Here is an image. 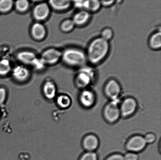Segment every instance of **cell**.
I'll list each match as a JSON object with an SVG mask.
<instances>
[{"instance_id": "cell-9", "label": "cell", "mask_w": 161, "mask_h": 160, "mask_svg": "<svg viewBox=\"0 0 161 160\" xmlns=\"http://www.w3.org/2000/svg\"><path fill=\"white\" fill-rule=\"evenodd\" d=\"M50 9L47 3H40L36 6L33 11V15L36 20L41 21L46 19L49 15Z\"/></svg>"}, {"instance_id": "cell-23", "label": "cell", "mask_w": 161, "mask_h": 160, "mask_svg": "<svg viewBox=\"0 0 161 160\" xmlns=\"http://www.w3.org/2000/svg\"><path fill=\"white\" fill-rule=\"evenodd\" d=\"M75 26L72 19H67L64 20L61 23V29L64 32H70L74 29Z\"/></svg>"}, {"instance_id": "cell-27", "label": "cell", "mask_w": 161, "mask_h": 160, "mask_svg": "<svg viewBox=\"0 0 161 160\" xmlns=\"http://www.w3.org/2000/svg\"><path fill=\"white\" fill-rule=\"evenodd\" d=\"M124 160H138L139 156L138 154L134 152L126 153L124 156Z\"/></svg>"}, {"instance_id": "cell-5", "label": "cell", "mask_w": 161, "mask_h": 160, "mask_svg": "<svg viewBox=\"0 0 161 160\" xmlns=\"http://www.w3.org/2000/svg\"><path fill=\"white\" fill-rule=\"evenodd\" d=\"M147 145L144 138L136 136L131 138L128 142L127 148L132 152H136L142 150Z\"/></svg>"}, {"instance_id": "cell-12", "label": "cell", "mask_w": 161, "mask_h": 160, "mask_svg": "<svg viewBox=\"0 0 161 160\" xmlns=\"http://www.w3.org/2000/svg\"><path fill=\"white\" fill-rule=\"evenodd\" d=\"M17 57L23 64L32 65L37 59L34 53L29 51L20 52L17 54Z\"/></svg>"}, {"instance_id": "cell-19", "label": "cell", "mask_w": 161, "mask_h": 160, "mask_svg": "<svg viewBox=\"0 0 161 160\" xmlns=\"http://www.w3.org/2000/svg\"><path fill=\"white\" fill-rule=\"evenodd\" d=\"M43 90L44 95L48 99H52L56 95V87L52 81H47L45 83L43 86Z\"/></svg>"}, {"instance_id": "cell-2", "label": "cell", "mask_w": 161, "mask_h": 160, "mask_svg": "<svg viewBox=\"0 0 161 160\" xmlns=\"http://www.w3.org/2000/svg\"><path fill=\"white\" fill-rule=\"evenodd\" d=\"M62 58L66 64L73 67L81 68L87 62L86 53L78 48L67 49L62 53Z\"/></svg>"}, {"instance_id": "cell-3", "label": "cell", "mask_w": 161, "mask_h": 160, "mask_svg": "<svg viewBox=\"0 0 161 160\" xmlns=\"http://www.w3.org/2000/svg\"><path fill=\"white\" fill-rule=\"evenodd\" d=\"M77 75L75 81L80 87H85L89 85L95 77V71L92 68L83 67L80 68Z\"/></svg>"}, {"instance_id": "cell-33", "label": "cell", "mask_w": 161, "mask_h": 160, "mask_svg": "<svg viewBox=\"0 0 161 160\" xmlns=\"http://www.w3.org/2000/svg\"><path fill=\"white\" fill-rule=\"evenodd\" d=\"M33 1H42V0H32Z\"/></svg>"}, {"instance_id": "cell-31", "label": "cell", "mask_w": 161, "mask_h": 160, "mask_svg": "<svg viewBox=\"0 0 161 160\" xmlns=\"http://www.w3.org/2000/svg\"><path fill=\"white\" fill-rule=\"evenodd\" d=\"M6 91L4 88H0V105L4 102L6 98Z\"/></svg>"}, {"instance_id": "cell-6", "label": "cell", "mask_w": 161, "mask_h": 160, "mask_svg": "<svg viewBox=\"0 0 161 160\" xmlns=\"http://www.w3.org/2000/svg\"><path fill=\"white\" fill-rule=\"evenodd\" d=\"M106 119L110 122H114L117 121L120 116V110L116 103L112 102L106 106L104 111Z\"/></svg>"}, {"instance_id": "cell-25", "label": "cell", "mask_w": 161, "mask_h": 160, "mask_svg": "<svg viewBox=\"0 0 161 160\" xmlns=\"http://www.w3.org/2000/svg\"><path fill=\"white\" fill-rule=\"evenodd\" d=\"M58 104L61 107L66 108L69 107L71 104L70 99L66 95H61L57 100Z\"/></svg>"}, {"instance_id": "cell-21", "label": "cell", "mask_w": 161, "mask_h": 160, "mask_svg": "<svg viewBox=\"0 0 161 160\" xmlns=\"http://www.w3.org/2000/svg\"><path fill=\"white\" fill-rule=\"evenodd\" d=\"M14 5L13 0H0V12L6 13L12 9Z\"/></svg>"}, {"instance_id": "cell-4", "label": "cell", "mask_w": 161, "mask_h": 160, "mask_svg": "<svg viewBox=\"0 0 161 160\" xmlns=\"http://www.w3.org/2000/svg\"><path fill=\"white\" fill-rule=\"evenodd\" d=\"M62 53L59 50L55 48L46 50L42 53L41 59L45 64L57 63L62 57Z\"/></svg>"}, {"instance_id": "cell-24", "label": "cell", "mask_w": 161, "mask_h": 160, "mask_svg": "<svg viewBox=\"0 0 161 160\" xmlns=\"http://www.w3.org/2000/svg\"><path fill=\"white\" fill-rule=\"evenodd\" d=\"M29 6L28 0H17L15 7L19 12H23L27 10Z\"/></svg>"}, {"instance_id": "cell-26", "label": "cell", "mask_w": 161, "mask_h": 160, "mask_svg": "<svg viewBox=\"0 0 161 160\" xmlns=\"http://www.w3.org/2000/svg\"><path fill=\"white\" fill-rule=\"evenodd\" d=\"M80 160H97V154L93 152H88L84 154Z\"/></svg>"}, {"instance_id": "cell-22", "label": "cell", "mask_w": 161, "mask_h": 160, "mask_svg": "<svg viewBox=\"0 0 161 160\" xmlns=\"http://www.w3.org/2000/svg\"><path fill=\"white\" fill-rule=\"evenodd\" d=\"M114 36V32L111 28H105L101 31L100 37L107 41L109 42L113 39Z\"/></svg>"}, {"instance_id": "cell-20", "label": "cell", "mask_w": 161, "mask_h": 160, "mask_svg": "<svg viewBox=\"0 0 161 160\" xmlns=\"http://www.w3.org/2000/svg\"><path fill=\"white\" fill-rule=\"evenodd\" d=\"M10 63L7 59H2L0 60V75L5 76L11 71Z\"/></svg>"}, {"instance_id": "cell-8", "label": "cell", "mask_w": 161, "mask_h": 160, "mask_svg": "<svg viewBox=\"0 0 161 160\" xmlns=\"http://www.w3.org/2000/svg\"><path fill=\"white\" fill-rule=\"evenodd\" d=\"M136 100L132 98H127L123 101L120 110L123 116L127 117L133 114L136 110Z\"/></svg>"}, {"instance_id": "cell-30", "label": "cell", "mask_w": 161, "mask_h": 160, "mask_svg": "<svg viewBox=\"0 0 161 160\" xmlns=\"http://www.w3.org/2000/svg\"><path fill=\"white\" fill-rule=\"evenodd\" d=\"M105 160H124V156L120 154H115L109 157Z\"/></svg>"}, {"instance_id": "cell-15", "label": "cell", "mask_w": 161, "mask_h": 160, "mask_svg": "<svg viewBox=\"0 0 161 160\" xmlns=\"http://www.w3.org/2000/svg\"><path fill=\"white\" fill-rule=\"evenodd\" d=\"M80 100L81 104L86 107H90L94 105L95 101V97L91 91L85 90L80 95Z\"/></svg>"}, {"instance_id": "cell-11", "label": "cell", "mask_w": 161, "mask_h": 160, "mask_svg": "<svg viewBox=\"0 0 161 160\" xmlns=\"http://www.w3.org/2000/svg\"><path fill=\"white\" fill-rule=\"evenodd\" d=\"M30 73L27 68L23 65H18L13 70L12 75L14 78L19 81H26L29 78Z\"/></svg>"}, {"instance_id": "cell-32", "label": "cell", "mask_w": 161, "mask_h": 160, "mask_svg": "<svg viewBox=\"0 0 161 160\" xmlns=\"http://www.w3.org/2000/svg\"><path fill=\"white\" fill-rule=\"evenodd\" d=\"M75 3V5L76 7L78 8H83L84 2L85 0H71Z\"/></svg>"}, {"instance_id": "cell-1", "label": "cell", "mask_w": 161, "mask_h": 160, "mask_svg": "<svg viewBox=\"0 0 161 160\" xmlns=\"http://www.w3.org/2000/svg\"><path fill=\"white\" fill-rule=\"evenodd\" d=\"M110 49L109 42L100 37L90 42L86 54L87 62L96 65L103 61L108 56Z\"/></svg>"}, {"instance_id": "cell-10", "label": "cell", "mask_w": 161, "mask_h": 160, "mask_svg": "<svg viewBox=\"0 0 161 160\" xmlns=\"http://www.w3.org/2000/svg\"><path fill=\"white\" fill-rule=\"evenodd\" d=\"M91 17V13L83 9L77 12L72 19L75 26H83L89 22Z\"/></svg>"}, {"instance_id": "cell-17", "label": "cell", "mask_w": 161, "mask_h": 160, "mask_svg": "<svg viewBox=\"0 0 161 160\" xmlns=\"http://www.w3.org/2000/svg\"><path fill=\"white\" fill-rule=\"evenodd\" d=\"M149 47L151 49L159 50L161 48V33L160 31H157L150 37L148 41Z\"/></svg>"}, {"instance_id": "cell-13", "label": "cell", "mask_w": 161, "mask_h": 160, "mask_svg": "<svg viewBox=\"0 0 161 160\" xmlns=\"http://www.w3.org/2000/svg\"><path fill=\"white\" fill-rule=\"evenodd\" d=\"M31 33L34 38L36 40H41L44 39L46 35V29L42 23H36L31 27Z\"/></svg>"}, {"instance_id": "cell-7", "label": "cell", "mask_w": 161, "mask_h": 160, "mask_svg": "<svg viewBox=\"0 0 161 160\" xmlns=\"http://www.w3.org/2000/svg\"><path fill=\"white\" fill-rule=\"evenodd\" d=\"M105 90L108 97L112 99L116 100L120 93V85L116 80L111 79L107 83Z\"/></svg>"}, {"instance_id": "cell-18", "label": "cell", "mask_w": 161, "mask_h": 160, "mask_svg": "<svg viewBox=\"0 0 161 160\" xmlns=\"http://www.w3.org/2000/svg\"><path fill=\"white\" fill-rule=\"evenodd\" d=\"M71 0H49L50 6L57 10H64L69 8L71 4Z\"/></svg>"}, {"instance_id": "cell-14", "label": "cell", "mask_w": 161, "mask_h": 160, "mask_svg": "<svg viewBox=\"0 0 161 160\" xmlns=\"http://www.w3.org/2000/svg\"><path fill=\"white\" fill-rule=\"evenodd\" d=\"M83 145L85 149L89 152H93L98 147V139L94 135H89L84 139Z\"/></svg>"}, {"instance_id": "cell-28", "label": "cell", "mask_w": 161, "mask_h": 160, "mask_svg": "<svg viewBox=\"0 0 161 160\" xmlns=\"http://www.w3.org/2000/svg\"><path fill=\"white\" fill-rule=\"evenodd\" d=\"M144 138L147 144L153 143L155 142L156 139L155 135L152 133H149L147 134Z\"/></svg>"}, {"instance_id": "cell-29", "label": "cell", "mask_w": 161, "mask_h": 160, "mask_svg": "<svg viewBox=\"0 0 161 160\" xmlns=\"http://www.w3.org/2000/svg\"><path fill=\"white\" fill-rule=\"evenodd\" d=\"M102 6L108 7L113 5L116 0H100Z\"/></svg>"}, {"instance_id": "cell-16", "label": "cell", "mask_w": 161, "mask_h": 160, "mask_svg": "<svg viewBox=\"0 0 161 160\" xmlns=\"http://www.w3.org/2000/svg\"><path fill=\"white\" fill-rule=\"evenodd\" d=\"M100 0H85L83 8L90 13L98 12L102 7Z\"/></svg>"}]
</instances>
